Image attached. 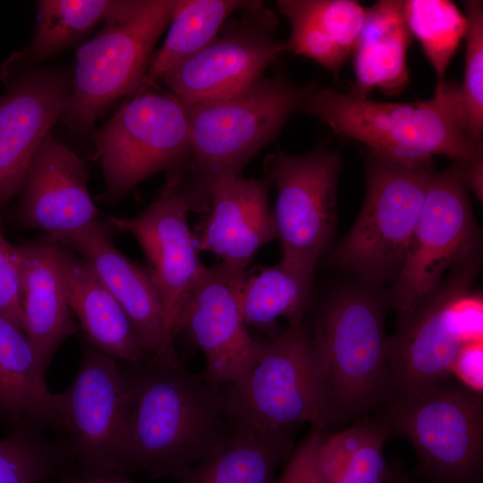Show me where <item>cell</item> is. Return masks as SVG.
I'll use <instances>...</instances> for the list:
<instances>
[{
    "instance_id": "5",
    "label": "cell",
    "mask_w": 483,
    "mask_h": 483,
    "mask_svg": "<svg viewBox=\"0 0 483 483\" xmlns=\"http://www.w3.org/2000/svg\"><path fill=\"white\" fill-rule=\"evenodd\" d=\"M480 265L479 248L399 315L396 331L386 341L397 396L450 380L462 347L483 341V300L472 290Z\"/></svg>"
},
{
    "instance_id": "22",
    "label": "cell",
    "mask_w": 483,
    "mask_h": 483,
    "mask_svg": "<svg viewBox=\"0 0 483 483\" xmlns=\"http://www.w3.org/2000/svg\"><path fill=\"white\" fill-rule=\"evenodd\" d=\"M58 259L70 309L88 343L116 360H146L125 313L92 267L60 244Z\"/></svg>"
},
{
    "instance_id": "20",
    "label": "cell",
    "mask_w": 483,
    "mask_h": 483,
    "mask_svg": "<svg viewBox=\"0 0 483 483\" xmlns=\"http://www.w3.org/2000/svg\"><path fill=\"white\" fill-rule=\"evenodd\" d=\"M271 182L222 174L207 186L208 208L193 233L199 251H210L221 263L246 269L256 252L276 239L268 202Z\"/></svg>"
},
{
    "instance_id": "11",
    "label": "cell",
    "mask_w": 483,
    "mask_h": 483,
    "mask_svg": "<svg viewBox=\"0 0 483 483\" xmlns=\"http://www.w3.org/2000/svg\"><path fill=\"white\" fill-rule=\"evenodd\" d=\"M132 95L94 134L110 199L191 157L185 103L156 84Z\"/></svg>"
},
{
    "instance_id": "19",
    "label": "cell",
    "mask_w": 483,
    "mask_h": 483,
    "mask_svg": "<svg viewBox=\"0 0 483 483\" xmlns=\"http://www.w3.org/2000/svg\"><path fill=\"white\" fill-rule=\"evenodd\" d=\"M85 162L49 133L39 146L14 211L23 228L55 239L99 220Z\"/></svg>"
},
{
    "instance_id": "35",
    "label": "cell",
    "mask_w": 483,
    "mask_h": 483,
    "mask_svg": "<svg viewBox=\"0 0 483 483\" xmlns=\"http://www.w3.org/2000/svg\"><path fill=\"white\" fill-rule=\"evenodd\" d=\"M0 314L25 334L21 299L20 271L15 245L7 241L1 228Z\"/></svg>"
},
{
    "instance_id": "39",
    "label": "cell",
    "mask_w": 483,
    "mask_h": 483,
    "mask_svg": "<svg viewBox=\"0 0 483 483\" xmlns=\"http://www.w3.org/2000/svg\"><path fill=\"white\" fill-rule=\"evenodd\" d=\"M0 416L14 425L19 424L18 415L0 369Z\"/></svg>"
},
{
    "instance_id": "8",
    "label": "cell",
    "mask_w": 483,
    "mask_h": 483,
    "mask_svg": "<svg viewBox=\"0 0 483 483\" xmlns=\"http://www.w3.org/2000/svg\"><path fill=\"white\" fill-rule=\"evenodd\" d=\"M432 159L395 161L366 155L367 191L361 210L332 254V263L382 286L398 275L419 220Z\"/></svg>"
},
{
    "instance_id": "18",
    "label": "cell",
    "mask_w": 483,
    "mask_h": 483,
    "mask_svg": "<svg viewBox=\"0 0 483 483\" xmlns=\"http://www.w3.org/2000/svg\"><path fill=\"white\" fill-rule=\"evenodd\" d=\"M53 240L76 252L92 267L125 313L147 361L182 365L165 325L159 294L147 268L116 248L106 225L97 220Z\"/></svg>"
},
{
    "instance_id": "17",
    "label": "cell",
    "mask_w": 483,
    "mask_h": 483,
    "mask_svg": "<svg viewBox=\"0 0 483 483\" xmlns=\"http://www.w3.org/2000/svg\"><path fill=\"white\" fill-rule=\"evenodd\" d=\"M0 97V206L21 193L33 158L61 118L71 77L58 68L4 75Z\"/></svg>"
},
{
    "instance_id": "9",
    "label": "cell",
    "mask_w": 483,
    "mask_h": 483,
    "mask_svg": "<svg viewBox=\"0 0 483 483\" xmlns=\"http://www.w3.org/2000/svg\"><path fill=\"white\" fill-rule=\"evenodd\" d=\"M390 432L405 437L431 483H481L483 397L458 381L397 396L382 408Z\"/></svg>"
},
{
    "instance_id": "13",
    "label": "cell",
    "mask_w": 483,
    "mask_h": 483,
    "mask_svg": "<svg viewBox=\"0 0 483 483\" xmlns=\"http://www.w3.org/2000/svg\"><path fill=\"white\" fill-rule=\"evenodd\" d=\"M341 164L336 151L322 148L298 156L277 150L266 157L265 177L277 191L273 215L281 260L314 273L335 229Z\"/></svg>"
},
{
    "instance_id": "28",
    "label": "cell",
    "mask_w": 483,
    "mask_h": 483,
    "mask_svg": "<svg viewBox=\"0 0 483 483\" xmlns=\"http://www.w3.org/2000/svg\"><path fill=\"white\" fill-rule=\"evenodd\" d=\"M0 369L13 402L18 426L54 427V393L45 383L27 335L0 314Z\"/></svg>"
},
{
    "instance_id": "25",
    "label": "cell",
    "mask_w": 483,
    "mask_h": 483,
    "mask_svg": "<svg viewBox=\"0 0 483 483\" xmlns=\"http://www.w3.org/2000/svg\"><path fill=\"white\" fill-rule=\"evenodd\" d=\"M293 449V432H264L232 423L221 446L179 483H277L275 471Z\"/></svg>"
},
{
    "instance_id": "10",
    "label": "cell",
    "mask_w": 483,
    "mask_h": 483,
    "mask_svg": "<svg viewBox=\"0 0 483 483\" xmlns=\"http://www.w3.org/2000/svg\"><path fill=\"white\" fill-rule=\"evenodd\" d=\"M129 383L117 360L84 343L77 375L54 394V429L83 477L122 470L127 447Z\"/></svg>"
},
{
    "instance_id": "21",
    "label": "cell",
    "mask_w": 483,
    "mask_h": 483,
    "mask_svg": "<svg viewBox=\"0 0 483 483\" xmlns=\"http://www.w3.org/2000/svg\"><path fill=\"white\" fill-rule=\"evenodd\" d=\"M24 331L45 375L62 343L78 333L58 259V243L45 235L15 245Z\"/></svg>"
},
{
    "instance_id": "27",
    "label": "cell",
    "mask_w": 483,
    "mask_h": 483,
    "mask_svg": "<svg viewBox=\"0 0 483 483\" xmlns=\"http://www.w3.org/2000/svg\"><path fill=\"white\" fill-rule=\"evenodd\" d=\"M258 2L177 0L167 36L152 55L142 86L156 84L172 68L205 48L233 13L253 7Z\"/></svg>"
},
{
    "instance_id": "26",
    "label": "cell",
    "mask_w": 483,
    "mask_h": 483,
    "mask_svg": "<svg viewBox=\"0 0 483 483\" xmlns=\"http://www.w3.org/2000/svg\"><path fill=\"white\" fill-rule=\"evenodd\" d=\"M314 273L283 260L244 276L238 301L246 325L272 330L279 318L302 323L312 300Z\"/></svg>"
},
{
    "instance_id": "6",
    "label": "cell",
    "mask_w": 483,
    "mask_h": 483,
    "mask_svg": "<svg viewBox=\"0 0 483 483\" xmlns=\"http://www.w3.org/2000/svg\"><path fill=\"white\" fill-rule=\"evenodd\" d=\"M222 392L231 422L260 431L293 432L297 425L310 422L326 433L340 421L303 323L273 333L244 380Z\"/></svg>"
},
{
    "instance_id": "40",
    "label": "cell",
    "mask_w": 483,
    "mask_h": 483,
    "mask_svg": "<svg viewBox=\"0 0 483 483\" xmlns=\"http://www.w3.org/2000/svg\"><path fill=\"white\" fill-rule=\"evenodd\" d=\"M386 483H419L399 470L390 468V474Z\"/></svg>"
},
{
    "instance_id": "34",
    "label": "cell",
    "mask_w": 483,
    "mask_h": 483,
    "mask_svg": "<svg viewBox=\"0 0 483 483\" xmlns=\"http://www.w3.org/2000/svg\"><path fill=\"white\" fill-rule=\"evenodd\" d=\"M390 434L381 419L364 445L352 456L343 473L332 483H386L390 467L384 457V445Z\"/></svg>"
},
{
    "instance_id": "16",
    "label": "cell",
    "mask_w": 483,
    "mask_h": 483,
    "mask_svg": "<svg viewBox=\"0 0 483 483\" xmlns=\"http://www.w3.org/2000/svg\"><path fill=\"white\" fill-rule=\"evenodd\" d=\"M245 269L219 263L204 267L184 310L186 328L205 359V379L222 389L242 383L264 347L252 337L239 306Z\"/></svg>"
},
{
    "instance_id": "33",
    "label": "cell",
    "mask_w": 483,
    "mask_h": 483,
    "mask_svg": "<svg viewBox=\"0 0 483 483\" xmlns=\"http://www.w3.org/2000/svg\"><path fill=\"white\" fill-rule=\"evenodd\" d=\"M377 421L361 418L345 430L322 438L317 462L325 483L334 482L344 470L352 456L364 445Z\"/></svg>"
},
{
    "instance_id": "12",
    "label": "cell",
    "mask_w": 483,
    "mask_h": 483,
    "mask_svg": "<svg viewBox=\"0 0 483 483\" xmlns=\"http://www.w3.org/2000/svg\"><path fill=\"white\" fill-rule=\"evenodd\" d=\"M480 231L469 196L463 165L433 173L390 304L399 315L411 309L445 273L480 248Z\"/></svg>"
},
{
    "instance_id": "15",
    "label": "cell",
    "mask_w": 483,
    "mask_h": 483,
    "mask_svg": "<svg viewBox=\"0 0 483 483\" xmlns=\"http://www.w3.org/2000/svg\"><path fill=\"white\" fill-rule=\"evenodd\" d=\"M242 12L205 48L160 79L172 94L196 104L234 97L259 80L287 49L273 36L275 16L262 2Z\"/></svg>"
},
{
    "instance_id": "4",
    "label": "cell",
    "mask_w": 483,
    "mask_h": 483,
    "mask_svg": "<svg viewBox=\"0 0 483 483\" xmlns=\"http://www.w3.org/2000/svg\"><path fill=\"white\" fill-rule=\"evenodd\" d=\"M177 0L112 1L95 37L76 53L71 89L60 119L87 132L119 98L142 86L158 38Z\"/></svg>"
},
{
    "instance_id": "38",
    "label": "cell",
    "mask_w": 483,
    "mask_h": 483,
    "mask_svg": "<svg viewBox=\"0 0 483 483\" xmlns=\"http://www.w3.org/2000/svg\"><path fill=\"white\" fill-rule=\"evenodd\" d=\"M61 483H135L131 479L118 472H112L101 476L83 477L77 474H69L62 479Z\"/></svg>"
},
{
    "instance_id": "37",
    "label": "cell",
    "mask_w": 483,
    "mask_h": 483,
    "mask_svg": "<svg viewBox=\"0 0 483 483\" xmlns=\"http://www.w3.org/2000/svg\"><path fill=\"white\" fill-rule=\"evenodd\" d=\"M453 377L467 388L483 392V341L467 343L462 347L452 368Z\"/></svg>"
},
{
    "instance_id": "29",
    "label": "cell",
    "mask_w": 483,
    "mask_h": 483,
    "mask_svg": "<svg viewBox=\"0 0 483 483\" xmlns=\"http://www.w3.org/2000/svg\"><path fill=\"white\" fill-rule=\"evenodd\" d=\"M108 0H40L30 47L10 56L6 64H30L48 58L74 44L102 21Z\"/></svg>"
},
{
    "instance_id": "36",
    "label": "cell",
    "mask_w": 483,
    "mask_h": 483,
    "mask_svg": "<svg viewBox=\"0 0 483 483\" xmlns=\"http://www.w3.org/2000/svg\"><path fill=\"white\" fill-rule=\"evenodd\" d=\"M326 433L312 427L301 444L290 453L277 483H325L317 462L319 443Z\"/></svg>"
},
{
    "instance_id": "30",
    "label": "cell",
    "mask_w": 483,
    "mask_h": 483,
    "mask_svg": "<svg viewBox=\"0 0 483 483\" xmlns=\"http://www.w3.org/2000/svg\"><path fill=\"white\" fill-rule=\"evenodd\" d=\"M403 13L411 35L419 40L436 72L437 83L444 81L449 64L465 38L466 15L447 0L403 1Z\"/></svg>"
},
{
    "instance_id": "2",
    "label": "cell",
    "mask_w": 483,
    "mask_h": 483,
    "mask_svg": "<svg viewBox=\"0 0 483 483\" xmlns=\"http://www.w3.org/2000/svg\"><path fill=\"white\" fill-rule=\"evenodd\" d=\"M300 109L383 158L409 162L444 155L454 162H483L482 143L462 125L455 80L437 83L432 98L411 103L378 102L354 87L347 93L317 89Z\"/></svg>"
},
{
    "instance_id": "7",
    "label": "cell",
    "mask_w": 483,
    "mask_h": 483,
    "mask_svg": "<svg viewBox=\"0 0 483 483\" xmlns=\"http://www.w3.org/2000/svg\"><path fill=\"white\" fill-rule=\"evenodd\" d=\"M318 83L298 85L284 75L261 78L244 92L208 103H185L198 196L207 199L210 180L238 174L273 141Z\"/></svg>"
},
{
    "instance_id": "32",
    "label": "cell",
    "mask_w": 483,
    "mask_h": 483,
    "mask_svg": "<svg viewBox=\"0 0 483 483\" xmlns=\"http://www.w3.org/2000/svg\"><path fill=\"white\" fill-rule=\"evenodd\" d=\"M468 30L463 80L458 85V106L469 137L481 143L483 133V4L465 1Z\"/></svg>"
},
{
    "instance_id": "3",
    "label": "cell",
    "mask_w": 483,
    "mask_h": 483,
    "mask_svg": "<svg viewBox=\"0 0 483 483\" xmlns=\"http://www.w3.org/2000/svg\"><path fill=\"white\" fill-rule=\"evenodd\" d=\"M389 292L358 279L333 292L309 330L340 421L359 419L397 397L385 320Z\"/></svg>"
},
{
    "instance_id": "14",
    "label": "cell",
    "mask_w": 483,
    "mask_h": 483,
    "mask_svg": "<svg viewBox=\"0 0 483 483\" xmlns=\"http://www.w3.org/2000/svg\"><path fill=\"white\" fill-rule=\"evenodd\" d=\"M191 210L197 211L192 188L177 168L169 171L165 187L142 212L131 218L109 216L107 220L110 226L130 233L140 243L174 339L182 331L191 291L205 267L188 224Z\"/></svg>"
},
{
    "instance_id": "23",
    "label": "cell",
    "mask_w": 483,
    "mask_h": 483,
    "mask_svg": "<svg viewBox=\"0 0 483 483\" xmlns=\"http://www.w3.org/2000/svg\"><path fill=\"white\" fill-rule=\"evenodd\" d=\"M290 21L287 49L337 76L363 27L367 9L352 0H279Z\"/></svg>"
},
{
    "instance_id": "1",
    "label": "cell",
    "mask_w": 483,
    "mask_h": 483,
    "mask_svg": "<svg viewBox=\"0 0 483 483\" xmlns=\"http://www.w3.org/2000/svg\"><path fill=\"white\" fill-rule=\"evenodd\" d=\"M123 470L179 479L224 443L232 422L222 389L183 365L130 363Z\"/></svg>"
},
{
    "instance_id": "31",
    "label": "cell",
    "mask_w": 483,
    "mask_h": 483,
    "mask_svg": "<svg viewBox=\"0 0 483 483\" xmlns=\"http://www.w3.org/2000/svg\"><path fill=\"white\" fill-rule=\"evenodd\" d=\"M67 458L64 445L47 441L36 427L16 426L0 439V483H47Z\"/></svg>"
},
{
    "instance_id": "24",
    "label": "cell",
    "mask_w": 483,
    "mask_h": 483,
    "mask_svg": "<svg viewBox=\"0 0 483 483\" xmlns=\"http://www.w3.org/2000/svg\"><path fill=\"white\" fill-rule=\"evenodd\" d=\"M411 39L403 1L380 0L368 8L352 52L354 88L365 95L378 89L389 96L405 89L410 82L407 52Z\"/></svg>"
}]
</instances>
